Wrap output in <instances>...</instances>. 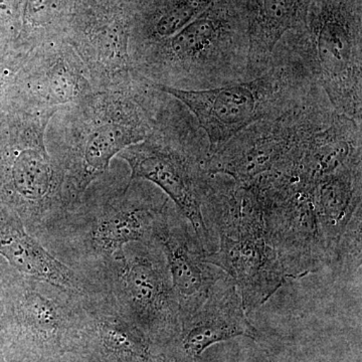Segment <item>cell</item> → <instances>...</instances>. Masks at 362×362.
I'll return each mask as SVG.
<instances>
[{"mask_svg":"<svg viewBox=\"0 0 362 362\" xmlns=\"http://www.w3.org/2000/svg\"><path fill=\"white\" fill-rule=\"evenodd\" d=\"M136 75L173 89H216L250 80L242 0H216L173 37L131 63Z\"/></svg>","mask_w":362,"mask_h":362,"instance_id":"3","label":"cell"},{"mask_svg":"<svg viewBox=\"0 0 362 362\" xmlns=\"http://www.w3.org/2000/svg\"><path fill=\"white\" fill-rule=\"evenodd\" d=\"M258 192L267 235L289 279L331 265L314 204L313 180L293 168L252 187Z\"/></svg>","mask_w":362,"mask_h":362,"instance_id":"12","label":"cell"},{"mask_svg":"<svg viewBox=\"0 0 362 362\" xmlns=\"http://www.w3.org/2000/svg\"><path fill=\"white\" fill-rule=\"evenodd\" d=\"M11 356H13V354H11V337H9L8 328H7L4 306L0 300V362L6 361Z\"/></svg>","mask_w":362,"mask_h":362,"instance_id":"20","label":"cell"},{"mask_svg":"<svg viewBox=\"0 0 362 362\" xmlns=\"http://www.w3.org/2000/svg\"><path fill=\"white\" fill-rule=\"evenodd\" d=\"M117 309L143 331L157 350L180 324V303L160 247L131 243L92 279Z\"/></svg>","mask_w":362,"mask_h":362,"instance_id":"11","label":"cell"},{"mask_svg":"<svg viewBox=\"0 0 362 362\" xmlns=\"http://www.w3.org/2000/svg\"><path fill=\"white\" fill-rule=\"evenodd\" d=\"M153 237L168 263L180 317L190 315L204 304L223 272L207 263L201 240L173 202L168 201L157 216Z\"/></svg>","mask_w":362,"mask_h":362,"instance_id":"15","label":"cell"},{"mask_svg":"<svg viewBox=\"0 0 362 362\" xmlns=\"http://www.w3.org/2000/svg\"><path fill=\"white\" fill-rule=\"evenodd\" d=\"M58 111L6 90L0 98V206L18 214L40 242L69 211L65 173L47 142Z\"/></svg>","mask_w":362,"mask_h":362,"instance_id":"4","label":"cell"},{"mask_svg":"<svg viewBox=\"0 0 362 362\" xmlns=\"http://www.w3.org/2000/svg\"><path fill=\"white\" fill-rule=\"evenodd\" d=\"M4 362H25L23 361H21V359L16 358V357H9V358H7L6 361Z\"/></svg>","mask_w":362,"mask_h":362,"instance_id":"24","label":"cell"},{"mask_svg":"<svg viewBox=\"0 0 362 362\" xmlns=\"http://www.w3.org/2000/svg\"><path fill=\"white\" fill-rule=\"evenodd\" d=\"M209 156V143L194 115L168 96L152 132L117 156L129 166L128 181H148L173 202L192 223L207 254L218 249L202 214L211 178Z\"/></svg>","mask_w":362,"mask_h":362,"instance_id":"6","label":"cell"},{"mask_svg":"<svg viewBox=\"0 0 362 362\" xmlns=\"http://www.w3.org/2000/svg\"><path fill=\"white\" fill-rule=\"evenodd\" d=\"M337 113L362 125L361 0H310L304 25L284 37Z\"/></svg>","mask_w":362,"mask_h":362,"instance_id":"8","label":"cell"},{"mask_svg":"<svg viewBox=\"0 0 362 362\" xmlns=\"http://www.w3.org/2000/svg\"><path fill=\"white\" fill-rule=\"evenodd\" d=\"M0 258L21 275L77 294L100 291L96 284L52 255L26 230L18 214L0 206Z\"/></svg>","mask_w":362,"mask_h":362,"instance_id":"17","label":"cell"},{"mask_svg":"<svg viewBox=\"0 0 362 362\" xmlns=\"http://www.w3.org/2000/svg\"><path fill=\"white\" fill-rule=\"evenodd\" d=\"M6 90L33 106L59 110L95 89L75 49L65 40H56L18 59Z\"/></svg>","mask_w":362,"mask_h":362,"instance_id":"13","label":"cell"},{"mask_svg":"<svg viewBox=\"0 0 362 362\" xmlns=\"http://www.w3.org/2000/svg\"><path fill=\"white\" fill-rule=\"evenodd\" d=\"M202 214L218 244L207 263L233 279L247 313L256 311L289 280L267 235L256 188L226 175L209 181Z\"/></svg>","mask_w":362,"mask_h":362,"instance_id":"5","label":"cell"},{"mask_svg":"<svg viewBox=\"0 0 362 362\" xmlns=\"http://www.w3.org/2000/svg\"><path fill=\"white\" fill-rule=\"evenodd\" d=\"M42 362H82L80 357L74 354H66L65 356L58 357V358L51 359V361Z\"/></svg>","mask_w":362,"mask_h":362,"instance_id":"22","label":"cell"},{"mask_svg":"<svg viewBox=\"0 0 362 362\" xmlns=\"http://www.w3.org/2000/svg\"><path fill=\"white\" fill-rule=\"evenodd\" d=\"M14 68L6 61H0V98L4 95L7 83L13 76Z\"/></svg>","mask_w":362,"mask_h":362,"instance_id":"21","label":"cell"},{"mask_svg":"<svg viewBox=\"0 0 362 362\" xmlns=\"http://www.w3.org/2000/svg\"><path fill=\"white\" fill-rule=\"evenodd\" d=\"M9 270V266L7 265L6 262L4 259L0 258V284H1L2 281L6 278L7 272Z\"/></svg>","mask_w":362,"mask_h":362,"instance_id":"23","label":"cell"},{"mask_svg":"<svg viewBox=\"0 0 362 362\" xmlns=\"http://www.w3.org/2000/svg\"><path fill=\"white\" fill-rule=\"evenodd\" d=\"M337 114L319 86L295 106L251 124L211 153L209 173L252 187L285 173L296 163L312 136Z\"/></svg>","mask_w":362,"mask_h":362,"instance_id":"9","label":"cell"},{"mask_svg":"<svg viewBox=\"0 0 362 362\" xmlns=\"http://www.w3.org/2000/svg\"><path fill=\"white\" fill-rule=\"evenodd\" d=\"M361 188L362 164L313 180L317 218L331 264L337 263L343 235L354 214L361 211Z\"/></svg>","mask_w":362,"mask_h":362,"instance_id":"19","label":"cell"},{"mask_svg":"<svg viewBox=\"0 0 362 362\" xmlns=\"http://www.w3.org/2000/svg\"><path fill=\"white\" fill-rule=\"evenodd\" d=\"M84 295L25 277L9 267L0 284L11 354L25 362L51 361L75 351Z\"/></svg>","mask_w":362,"mask_h":362,"instance_id":"10","label":"cell"},{"mask_svg":"<svg viewBox=\"0 0 362 362\" xmlns=\"http://www.w3.org/2000/svg\"><path fill=\"white\" fill-rule=\"evenodd\" d=\"M168 97L138 76L127 87L94 90L54 114L47 142L65 173L69 211L119 153L152 132Z\"/></svg>","mask_w":362,"mask_h":362,"instance_id":"1","label":"cell"},{"mask_svg":"<svg viewBox=\"0 0 362 362\" xmlns=\"http://www.w3.org/2000/svg\"><path fill=\"white\" fill-rule=\"evenodd\" d=\"M40 240L57 258L89 280L123 254L131 243L156 242L153 226L169 199L145 180L106 175Z\"/></svg>","mask_w":362,"mask_h":362,"instance_id":"2","label":"cell"},{"mask_svg":"<svg viewBox=\"0 0 362 362\" xmlns=\"http://www.w3.org/2000/svg\"><path fill=\"white\" fill-rule=\"evenodd\" d=\"M150 84L187 107L206 134L211 153L247 126L291 108L320 86L285 40L279 42L270 68L250 80L199 90Z\"/></svg>","mask_w":362,"mask_h":362,"instance_id":"7","label":"cell"},{"mask_svg":"<svg viewBox=\"0 0 362 362\" xmlns=\"http://www.w3.org/2000/svg\"><path fill=\"white\" fill-rule=\"evenodd\" d=\"M247 314L237 286L223 272L204 304L180 317L175 334L158 349L161 362H199L209 347L233 338L257 341L259 331Z\"/></svg>","mask_w":362,"mask_h":362,"instance_id":"14","label":"cell"},{"mask_svg":"<svg viewBox=\"0 0 362 362\" xmlns=\"http://www.w3.org/2000/svg\"><path fill=\"white\" fill-rule=\"evenodd\" d=\"M250 42V77L265 73L288 33L304 25L310 0H242Z\"/></svg>","mask_w":362,"mask_h":362,"instance_id":"18","label":"cell"},{"mask_svg":"<svg viewBox=\"0 0 362 362\" xmlns=\"http://www.w3.org/2000/svg\"><path fill=\"white\" fill-rule=\"evenodd\" d=\"M74 354L83 362H161L153 342L103 291L86 294Z\"/></svg>","mask_w":362,"mask_h":362,"instance_id":"16","label":"cell"}]
</instances>
